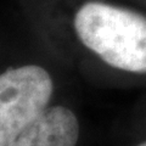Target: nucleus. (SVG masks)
Instances as JSON below:
<instances>
[{
    "mask_svg": "<svg viewBox=\"0 0 146 146\" xmlns=\"http://www.w3.org/2000/svg\"><path fill=\"white\" fill-rule=\"evenodd\" d=\"M136 146H146V141H144V143H140L139 145H136Z\"/></svg>",
    "mask_w": 146,
    "mask_h": 146,
    "instance_id": "4",
    "label": "nucleus"
},
{
    "mask_svg": "<svg viewBox=\"0 0 146 146\" xmlns=\"http://www.w3.org/2000/svg\"><path fill=\"white\" fill-rule=\"evenodd\" d=\"M79 122L70 108H46L10 146H76Z\"/></svg>",
    "mask_w": 146,
    "mask_h": 146,
    "instance_id": "3",
    "label": "nucleus"
},
{
    "mask_svg": "<svg viewBox=\"0 0 146 146\" xmlns=\"http://www.w3.org/2000/svg\"><path fill=\"white\" fill-rule=\"evenodd\" d=\"M52 79L34 65L0 74V146H10L48 108Z\"/></svg>",
    "mask_w": 146,
    "mask_h": 146,
    "instance_id": "2",
    "label": "nucleus"
},
{
    "mask_svg": "<svg viewBox=\"0 0 146 146\" xmlns=\"http://www.w3.org/2000/svg\"><path fill=\"white\" fill-rule=\"evenodd\" d=\"M73 27L80 43L110 67L146 74V12L91 0L77 10Z\"/></svg>",
    "mask_w": 146,
    "mask_h": 146,
    "instance_id": "1",
    "label": "nucleus"
}]
</instances>
